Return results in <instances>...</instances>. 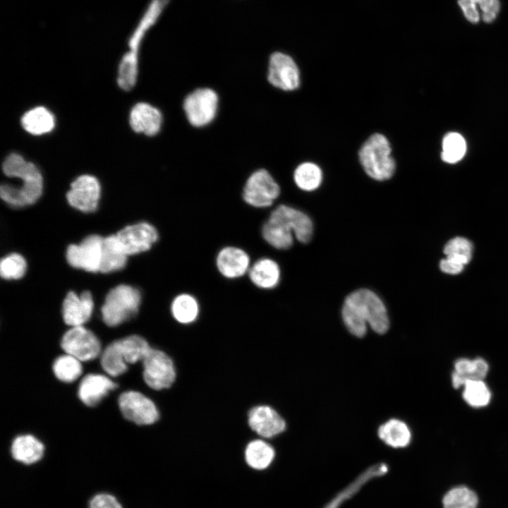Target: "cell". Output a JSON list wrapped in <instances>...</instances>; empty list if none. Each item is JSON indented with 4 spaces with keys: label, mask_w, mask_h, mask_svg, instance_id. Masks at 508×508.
<instances>
[{
    "label": "cell",
    "mask_w": 508,
    "mask_h": 508,
    "mask_svg": "<svg viewBox=\"0 0 508 508\" xmlns=\"http://www.w3.org/2000/svg\"><path fill=\"white\" fill-rule=\"evenodd\" d=\"M341 318L349 332L363 337L368 325L376 333L385 334L389 320L385 305L373 291L359 289L349 294L341 308Z\"/></svg>",
    "instance_id": "6da1fadb"
},
{
    "label": "cell",
    "mask_w": 508,
    "mask_h": 508,
    "mask_svg": "<svg viewBox=\"0 0 508 508\" xmlns=\"http://www.w3.org/2000/svg\"><path fill=\"white\" fill-rule=\"evenodd\" d=\"M4 174L10 178L20 180V186L4 183L0 187V196L13 207H23L35 203L43 190V178L40 169L19 154L11 153L2 164Z\"/></svg>",
    "instance_id": "7a4b0ae2"
},
{
    "label": "cell",
    "mask_w": 508,
    "mask_h": 508,
    "mask_svg": "<svg viewBox=\"0 0 508 508\" xmlns=\"http://www.w3.org/2000/svg\"><path fill=\"white\" fill-rule=\"evenodd\" d=\"M358 158L364 172L375 181L389 180L395 173L397 163L392 145L382 133L370 135L361 145Z\"/></svg>",
    "instance_id": "3957f363"
},
{
    "label": "cell",
    "mask_w": 508,
    "mask_h": 508,
    "mask_svg": "<svg viewBox=\"0 0 508 508\" xmlns=\"http://www.w3.org/2000/svg\"><path fill=\"white\" fill-rule=\"evenodd\" d=\"M219 92L208 86L196 87L188 92L181 102V110L188 124L202 129L212 124L220 111Z\"/></svg>",
    "instance_id": "277c9868"
},
{
    "label": "cell",
    "mask_w": 508,
    "mask_h": 508,
    "mask_svg": "<svg viewBox=\"0 0 508 508\" xmlns=\"http://www.w3.org/2000/svg\"><path fill=\"white\" fill-rule=\"evenodd\" d=\"M141 303L140 291L130 285L121 284L107 294L101 312L104 323L117 326L134 317Z\"/></svg>",
    "instance_id": "5b68a950"
},
{
    "label": "cell",
    "mask_w": 508,
    "mask_h": 508,
    "mask_svg": "<svg viewBox=\"0 0 508 508\" xmlns=\"http://www.w3.org/2000/svg\"><path fill=\"white\" fill-rule=\"evenodd\" d=\"M281 194V188L268 169L264 167L249 174L243 186L242 199L257 209L271 207Z\"/></svg>",
    "instance_id": "8992f818"
},
{
    "label": "cell",
    "mask_w": 508,
    "mask_h": 508,
    "mask_svg": "<svg viewBox=\"0 0 508 508\" xmlns=\"http://www.w3.org/2000/svg\"><path fill=\"white\" fill-rule=\"evenodd\" d=\"M266 80L274 89L293 92L301 85V72L294 59L287 54L276 52L269 57Z\"/></svg>",
    "instance_id": "52a82bcc"
},
{
    "label": "cell",
    "mask_w": 508,
    "mask_h": 508,
    "mask_svg": "<svg viewBox=\"0 0 508 508\" xmlns=\"http://www.w3.org/2000/svg\"><path fill=\"white\" fill-rule=\"evenodd\" d=\"M143 380L155 390L170 387L175 381L176 373L171 358L164 351L151 349L143 361Z\"/></svg>",
    "instance_id": "ba28073f"
},
{
    "label": "cell",
    "mask_w": 508,
    "mask_h": 508,
    "mask_svg": "<svg viewBox=\"0 0 508 508\" xmlns=\"http://www.w3.org/2000/svg\"><path fill=\"white\" fill-rule=\"evenodd\" d=\"M118 403L123 416L137 425H151L159 419L155 404L141 392H124L120 394Z\"/></svg>",
    "instance_id": "9c48e42d"
},
{
    "label": "cell",
    "mask_w": 508,
    "mask_h": 508,
    "mask_svg": "<svg viewBox=\"0 0 508 508\" xmlns=\"http://www.w3.org/2000/svg\"><path fill=\"white\" fill-rule=\"evenodd\" d=\"M61 346L66 353L80 361L96 358L101 353V344L97 336L83 326L71 327L63 336Z\"/></svg>",
    "instance_id": "30bf717a"
},
{
    "label": "cell",
    "mask_w": 508,
    "mask_h": 508,
    "mask_svg": "<svg viewBox=\"0 0 508 508\" xmlns=\"http://www.w3.org/2000/svg\"><path fill=\"white\" fill-rule=\"evenodd\" d=\"M267 219L292 233L295 238L302 243H308L313 237V224L311 219L305 212L294 207L279 205L271 211Z\"/></svg>",
    "instance_id": "8fae6325"
},
{
    "label": "cell",
    "mask_w": 508,
    "mask_h": 508,
    "mask_svg": "<svg viewBox=\"0 0 508 508\" xmlns=\"http://www.w3.org/2000/svg\"><path fill=\"white\" fill-rule=\"evenodd\" d=\"M104 238L90 235L78 244L70 245L66 250V260L73 267L87 272H99Z\"/></svg>",
    "instance_id": "7c38bea8"
},
{
    "label": "cell",
    "mask_w": 508,
    "mask_h": 508,
    "mask_svg": "<svg viewBox=\"0 0 508 508\" xmlns=\"http://www.w3.org/2000/svg\"><path fill=\"white\" fill-rule=\"evenodd\" d=\"M115 236L127 255L147 251L159 238L157 229L147 222L127 226Z\"/></svg>",
    "instance_id": "4fadbf2b"
},
{
    "label": "cell",
    "mask_w": 508,
    "mask_h": 508,
    "mask_svg": "<svg viewBox=\"0 0 508 508\" xmlns=\"http://www.w3.org/2000/svg\"><path fill=\"white\" fill-rule=\"evenodd\" d=\"M100 194L101 187L97 179L84 174L71 183L66 198L73 207L83 212H92L97 207Z\"/></svg>",
    "instance_id": "5bb4252c"
},
{
    "label": "cell",
    "mask_w": 508,
    "mask_h": 508,
    "mask_svg": "<svg viewBox=\"0 0 508 508\" xmlns=\"http://www.w3.org/2000/svg\"><path fill=\"white\" fill-rule=\"evenodd\" d=\"M251 264L248 253L236 246L222 247L215 256L217 270L223 277L230 280L248 274Z\"/></svg>",
    "instance_id": "9a60e30c"
},
{
    "label": "cell",
    "mask_w": 508,
    "mask_h": 508,
    "mask_svg": "<svg viewBox=\"0 0 508 508\" xmlns=\"http://www.w3.org/2000/svg\"><path fill=\"white\" fill-rule=\"evenodd\" d=\"M250 428L258 435L265 438L273 437L286 429V422L272 407L260 405L248 412Z\"/></svg>",
    "instance_id": "2e32d148"
},
{
    "label": "cell",
    "mask_w": 508,
    "mask_h": 508,
    "mask_svg": "<svg viewBox=\"0 0 508 508\" xmlns=\"http://www.w3.org/2000/svg\"><path fill=\"white\" fill-rule=\"evenodd\" d=\"M130 126L133 131L152 137L157 135L164 123L159 109L147 102H138L131 110Z\"/></svg>",
    "instance_id": "e0dca14e"
},
{
    "label": "cell",
    "mask_w": 508,
    "mask_h": 508,
    "mask_svg": "<svg viewBox=\"0 0 508 508\" xmlns=\"http://www.w3.org/2000/svg\"><path fill=\"white\" fill-rule=\"evenodd\" d=\"M93 300L90 291H83L80 296L70 291L62 305V314L65 323L71 327L83 326L91 317Z\"/></svg>",
    "instance_id": "ac0fdd59"
},
{
    "label": "cell",
    "mask_w": 508,
    "mask_h": 508,
    "mask_svg": "<svg viewBox=\"0 0 508 508\" xmlns=\"http://www.w3.org/2000/svg\"><path fill=\"white\" fill-rule=\"evenodd\" d=\"M248 277L255 287L262 290H271L276 288L281 281V268L274 259L262 257L251 264Z\"/></svg>",
    "instance_id": "d6986e66"
},
{
    "label": "cell",
    "mask_w": 508,
    "mask_h": 508,
    "mask_svg": "<svg viewBox=\"0 0 508 508\" xmlns=\"http://www.w3.org/2000/svg\"><path fill=\"white\" fill-rule=\"evenodd\" d=\"M116 387V383L107 376L100 374H88L80 382L78 387V397L85 405L95 406Z\"/></svg>",
    "instance_id": "ffe728a7"
},
{
    "label": "cell",
    "mask_w": 508,
    "mask_h": 508,
    "mask_svg": "<svg viewBox=\"0 0 508 508\" xmlns=\"http://www.w3.org/2000/svg\"><path fill=\"white\" fill-rule=\"evenodd\" d=\"M144 32L136 30L129 42L130 50L123 57L119 67L117 83L123 90H131L138 74V54Z\"/></svg>",
    "instance_id": "44dd1931"
},
{
    "label": "cell",
    "mask_w": 508,
    "mask_h": 508,
    "mask_svg": "<svg viewBox=\"0 0 508 508\" xmlns=\"http://www.w3.org/2000/svg\"><path fill=\"white\" fill-rule=\"evenodd\" d=\"M200 310V303L197 298L187 292L176 295L170 305L172 317L182 325L194 322L199 316Z\"/></svg>",
    "instance_id": "7402d4cb"
},
{
    "label": "cell",
    "mask_w": 508,
    "mask_h": 508,
    "mask_svg": "<svg viewBox=\"0 0 508 508\" xmlns=\"http://www.w3.org/2000/svg\"><path fill=\"white\" fill-rule=\"evenodd\" d=\"M25 131L31 135H40L51 132L55 126L53 114L44 107H37L26 111L21 118Z\"/></svg>",
    "instance_id": "603a6c76"
},
{
    "label": "cell",
    "mask_w": 508,
    "mask_h": 508,
    "mask_svg": "<svg viewBox=\"0 0 508 508\" xmlns=\"http://www.w3.org/2000/svg\"><path fill=\"white\" fill-rule=\"evenodd\" d=\"M43 444L31 435H23L14 439L11 445L13 457L26 464L39 461L43 456Z\"/></svg>",
    "instance_id": "cb8c5ba5"
},
{
    "label": "cell",
    "mask_w": 508,
    "mask_h": 508,
    "mask_svg": "<svg viewBox=\"0 0 508 508\" xmlns=\"http://www.w3.org/2000/svg\"><path fill=\"white\" fill-rule=\"evenodd\" d=\"M377 434L386 445L394 448L405 447L411 440V433L408 425L401 420L395 418L381 425Z\"/></svg>",
    "instance_id": "d4e9b609"
},
{
    "label": "cell",
    "mask_w": 508,
    "mask_h": 508,
    "mask_svg": "<svg viewBox=\"0 0 508 508\" xmlns=\"http://www.w3.org/2000/svg\"><path fill=\"white\" fill-rule=\"evenodd\" d=\"M293 180L300 190L314 191L322 185L323 172L318 164L310 161L303 162L295 167Z\"/></svg>",
    "instance_id": "484cf974"
},
{
    "label": "cell",
    "mask_w": 508,
    "mask_h": 508,
    "mask_svg": "<svg viewBox=\"0 0 508 508\" xmlns=\"http://www.w3.org/2000/svg\"><path fill=\"white\" fill-rule=\"evenodd\" d=\"M127 256L115 234L104 238L99 272L109 273L122 269L126 265Z\"/></svg>",
    "instance_id": "4316f807"
},
{
    "label": "cell",
    "mask_w": 508,
    "mask_h": 508,
    "mask_svg": "<svg viewBox=\"0 0 508 508\" xmlns=\"http://www.w3.org/2000/svg\"><path fill=\"white\" fill-rule=\"evenodd\" d=\"M387 471L385 464H377L366 469L343 491L338 493L324 508H339L351 496L358 492L370 479L385 474Z\"/></svg>",
    "instance_id": "83f0119b"
},
{
    "label": "cell",
    "mask_w": 508,
    "mask_h": 508,
    "mask_svg": "<svg viewBox=\"0 0 508 508\" xmlns=\"http://www.w3.org/2000/svg\"><path fill=\"white\" fill-rule=\"evenodd\" d=\"M273 447L262 440L250 442L245 449V459L249 466L262 470L267 468L274 458Z\"/></svg>",
    "instance_id": "f1b7e54d"
},
{
    "label": "cell",
    "mask_w": 508,
    "mask_h": 508,
    "mask_svg": "<svg viewBox=\"0 0 508 508\" xmlns=\"http://www.w3.org/2000/svg\"><path fill=\"white\" fill-rule=\"evenodd\" d=\"M116 341L127 364L143 361L152 349L143 337L135 334L126 337L116 340Z\"/></svg>",
    "instance_id": "f546056e"
},
{
    "label": "cell",
    "mask_w": 508,
    "mask_h": 508,
    "mask_svg": "<svg viewBox=\"0 0 508 508\" xmlns=\"http://www.w3.org/2000/svg\"><path fill=\"white\" fill-rule=\"evenodd\" d=\"M262 239L277 250H288L292 247L295 236L279 224L267 219L260 230Z\"/></svg>",
    "instance_id": "4dcf8cb0"
},
{
    "label": "cell",
    "mask_w": 508,
    "mask_h": 508,
    "mask_svg": "<svg viewBox=\"0 0 508 508\" xmlns=\"http://www.w3.org/2000/svg\"><path fill=\"white\" fill-rule=\"evenodd\" d=\"M52 370L59 380L72 382L82 374L81 361L75 357L66 353L59 356L54 362Z\"/></svg>",
    "instance_id": "1f68e13d"
},
{
    "label": "cell",
    "mask_w": 508,
    "mask_h": 508,
    "mask_svg": "<svg viewBox=\"0 0 508 508\" xmlns=\"http://www.w3.org/2000/svg\"><path fill=\"white\" fill-rule=\"evenodd\" d=\"M100 363L103 370L111 377L119 376L128 370L116 341L109 344L102 352Z\"/></svg>",
    "instance_id": "d6a6232c"
},
{
    "label": "cell",
    "mask_w": 508,
    "mask_h": 508,
    "mask_svg": "<svg viewBox=\"0 0 508 508\" xmlns=\"http://www.w3.org/2000/svg\"><path fill=\"white\" fill-rule=\"evenodd\" d=\"M477 495L466 486L449 490L442 499L443 508H477Z\"/></svg>",
    "instance_id": "836d02e7"
},
{
    "label": "cell",
    "mask_w": 508,
    "mask_h": 508,
    "mask_svg": "<svg viewBox=\"0 0 508 508\" xmlns=\"http://www.w3.org/2000/svg\"><path fill=\"white\" fill-rule=\"evenodd\" d=\"M464 387L463 397L470 406L482 407L490 402L491 394L483 380H467Z\"/></svg>",
    "instance_id": "e575fe53"
},
{
    "label": "cell",
    "mask_w": 508,
    "mask_h": 508,
    "mask_svg": "<svg viewBox=\"0 0 508 508\" xmlns=\"http://www.w3.org/2000/svg\"><path fill=\"white\" fill-rule=\"evenodd\" d=\"M466 148L464 138L457 133H451L443 140L442 158L447 162L455 163L463 157Z\"/></svg>",
    "instance_id": "d590c367"
},
{
    "label": "cell",
    "mask_w": 508,
    "mask_h": 508,
    "mask_svg": "<svg viewBox=\"0 0 508 508\" xmlns=\"http://www.w3.org/2000/svg\"><path fill=\"white\" fill-rule=\"evenodd\" d=\"M26 267V262L22 255L11 253L1 259L0 274L6 279H18L24 275Z\"/></svg>",
    "instance_id": "8d00e7d4"
},
{
    "label": "cell",
    "mask_w": 508,
    "mask_h": 508,
    "mask_svg": "<svg viewBox=\"0 0 508 508\" xmlns=\"http://www.w3.org/2000/svg\"><path fill=\"white\" fill-rule=\"evenodd\" d=\"M472 244L466 238L455 237L449 240L444 248L445 255L453 256L468 263L472 255Z\"/></svg>",
    "instance_id": "74e56055"
},
{
    "label": "cell",
    "mask_w": 508,
    "mask_h": 508,
    "mask_svg": "<svg viewBox=\"0 0 508 508\" xmlns=\"http://www.w3.org/2000/svg\"><path fill=\"white\" fill-rule=\"evenodd\" d=\"M478 7L481 21L485 23H492L498 17L501 11L500 0H471Z\"/></svg>",
    "instance_id": "f35d334b"
},
{
    "label": "cell",
    "mask_w": 508,
    "mask_h": 508,
    "mask_svg": "<svg viewBox=\"0 0 508 508\" xmlns=\"http://www.w3.org/2000/svg\"><path fill=\"white\" fill-rule=\"evenodd\" d=\"M457 4L464 17L468 23L476 25L481 21L480 10L471 0H457Z\"/></svg>",
    "instance_id": "ab89813d"
},
{
    "label": "cell",
    "mask_w": 508,
    "mask_h": 508,
    "mask_svg": "<svg viewBox=\"0 0 508 508\" xmlns=\"http://www.w3.org/2000/svg\"><path fill=\"white\" fill-rule=\"evenodd\" d=\"M90 508H122L116 498L110 495L99 494L95 496L90 504Z\"/></svg>",
    "instance_id": "60d3db41"
},
{
    "label": "cell",
    "mask_w": 508,
    "mask_h": 508,
    "mask_svg": "<svg viewBox=\"0 0 508 508\" xmlns=\"http://www.w3.org/2000/svg\"><path fill=\"white\" fill-rule=\"evenodd\" d=\"M464 265L461 261L449 256H446L440 263L441 270L449 274L460 273L463 270Z\"/></svg>",
    "instance_id": "b9f144b4"
}]
</instances>
